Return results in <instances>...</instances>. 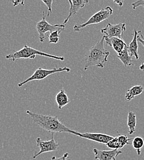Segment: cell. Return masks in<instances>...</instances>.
<instances>
[{"instance_id": "cell-26", "label": "cell", "mask_w": 144, "mask_h": 160, "mask_svg": "<svg viewBox=\"0 0 144 160\" xmlns=\"http://www.w3.org/2000/svg\"><path fill=\"white\" fill-rule=\"evenodd\" d=\"M114 2L117 3L120 6H122L123 4V2L122 1H114Z\"/></svg>"}, {"instance_id": "cell-10", "label": "cell", "mask_w": 144, "mask_h": 160, "mask_svg": "<svg viewBox=\"0 0 144 160\" xmlns=\"http://www.w3.org/2000/svg\"><path fill=\"white\" fill-rule=\"evenodd\" d=\"M92 151L95 156V160H116L120 155L123 153V152L120 150H101L94 148Z\"/></svg>"}, {"instance_id": "cell-9", "label": "cell", "mask_w": 144, "mask_h": 160, "mask_svg": "<svg viewBox=\"0 0 144 160\" xmlns=\"http://www.w3.org/2000/svg\"><path fill=\"white\" fill-rule=\"evenodd\" d=\"M77 136H79L82 138L87 139V140L94 141L97 143H103V144H107L110 141L112 140L114 137L111 136L110 135L103 134V133H92V132H85V133H80L77 132L76 135Z\"/></svg>"}, {"instance_id": "cell-5", "label": "cell", "mask_w": 144, "mask_h": 160, "mask_svg": "<svg viewBox=\"0 0 144 160\" xmlns=\"http://www.w3.org/2000/svg\"><path fill=\"white\" fill-rule=\"evenodd\" d=\"M70 68L67 67H59V68H54L52 69H45L42 68H38L34 73L33 74L28 78L27 79L24 80L23 81L19 82L18 84L19 87H22L25 84H27L28 82L33 81H40V80H44L48 76L51 75L54 73L62 72H70Z\"/></svg>"}, {"instance_id": "cell-13", "label": "cell", "mask_w": 144, "mask_h": 160, "mask_svg": "<svg viewBox=\"0 0 144 160\" xmlns=\"http://www.w3.org/2000/svg\"><path fill=\"white\" fill-rule=\"evenodd\" d=\"M141 33V31H137V28H135L134 30V32L132 33L133 39L131 41V42L127 44V48L129 50V52L130 53V55L132 57H134L136 60L139 59V46H138V35L139 34Z\"/></svg>"}, {"instance_id": "cell-22", "label": "cell", "mask_w": 144, "mask_h": 160, "mask_svg": "<svg viewBox=\"0 0 144 160\" xmlns=\"http://www.w3.org/2000/svg\"><path fill=\"white\" fill-rule=\"evenodd\" d=\"M132 9H136L137 7L139 6H142L144 8V0H141V1H137L136 2H134L132 4Z\"/></svg>"}, {"instance_id": "cell-14", "label": "cell", "mask_w": 144, "mask_h": 160, "mask_svg": "<svg viewBox=\"0 0 144 160\" xmlns=\"http://www.w3.org/2000/svg\"><path fill=\"white\" fill-rule=\"evenodd\" d=\"M103 37L105 38V43L108 46H111L117 53V54L122 52L125 48V47L127 46V44L123 39H120L118 38H108L105 36Z\"/></svg>"}, {"instance_id": "cell-25", "label": "cell", "mask_w": 144, "mask_h": 160, "mask_svg": "<svg viewBox=\"0 0 144 160\" xmlns=\"http://www.w3.org/2000/svg\"><path fill=\"white\" fill-rule=\"evenodd\" d=\"M11 2L14 4V6H16L18 5L19 4H21L22 5H23V4H24V2H23V1H12Z\"/></svg>"}, {"instance_id": "cell-8", "label": "cell", "mask_w": 144, "mask_h": 160, "mask_svg": "<svg viewBox=\"0 0 144 160\" xmlns=\"http://www.w3.org/2000/svg\"><path fill=\"white\" fill-rule=\"evenodd\" d=\"M36 142H37V147L40 148V151L39 152L36 153L35 155H33V159L37 158L38 156H40L42 153L57 151L59 146V143H57L54 139L53 134H52L51 140L44 141V140H41V138H38L36 140Z\"/></svg>"}, {"instance_id": "cell-20", "label": "cell", "mask_w": 144, "mask_h": 160, "mask_svg": "<svg viewBox=\"0 0 144 160\" xmlns=\"http://www.w3.org/2000/svg\"><path fill=\"white\" fill-rule=\"evenodd\" d=\"M62 32L57 30L50 33L49 36V43L57 44L60 41V34Z\"/></svg>"}, {"instance_id": "cell-3", "label": "cell", "mask_w": 144, "mask_h": 160, "mask_svg": "<svg viewBox=\"0 0 144 160\" xmlns=\"http://www.w3.org/2000/svg\"><path fill=\"white\" fill-rule=\"evenodd\" d=\"M37 56H41L43 57H46V58H51L56 60H61V61H63L65 59L64 57L57 56L51 54L44 52L39 50H37L36 49H34L32 47L28 46L27 45H25L23 48H22L19 51H13L11 54H7V56H6V59L7 60L14 62L16 60L22 59H35Z\"/></svg>"}, {"instance_id": "cell-16", "label": "cell", "mask_w": 144, "mask_h": 160, "mask_svg": "<svg viewBox=\"0 0 144 160\" xmlns=\"http://www.w3.org/2000/svg\"><path fill=\"white\" fill-rule=\"evenodd\" d=\"M56 101L59 110H61L63 107L70 102V100L64 89H62L56 96Z\"/></svg>"}, {"instance_id": "cell-23", "label": "cell", "mask_w": 144, "mask_h": 160, "mask_svg": "<svg viewBox=\"0 0 144 160\" xmlns=\"http://www.w3.org/2000/svg\"><path fill=\"white\" fill-rule=\"evenodd\" d=\"M68 157H69V153L68 152H66L60 158H56L55 156L52 157L51 160H69L70 159L68 158Z\"/></svg>"}, {"instance_id": "cell-15", "label": "cell", "mask_w": 144, "mask_h": 160, "mask_svg": "<svg viewBox=\"0 0 144 160\" xmlns=\"http://www.w3.org/2000/svg\"><path fill=\"white\" fill-rule=\"evenodd\" d=\"M144 90V86L142 85H136L131 88L129 89L125 94V99L127 102L134 99L136 96L141 95Z\"/></svg>"}, {"instance_id": "cell-11", "label": "cell", "mask_w": 144, "mask_h": 160, "mask_svg": "<svg viewBox=\"0 0 144 160\" xmlns=\"http://www.w3.org/2000/svg\"><path fill=\"white\" fill-rule=\"evenodd\" d=\"M68 2L70 4L69 14L62 23L64 25H66V23L68 22L71 17L76 15L80 9L84 8L86 4L89 3V1L87 0H68Z\"/></svg>"}, {"instance_id": "cell-21", "label": "cell", "mask_w": 144, "mask_h": 160, "mask_svg": "<svg viewBox=\"0 0 144 160\" xmlns=\"http://www.w3.org/2000/svg\"><path fill=\"white\" fill-rule=\"evenodd\" d=\"M42 2L43 3H44L46 4V6L47 8V17H49L51 12H52V3H53V1L52 0H50V1H45V0H42Z\"/></svg>"}, {"instance_id": "cell-17", "label": "cell", "mask_w": 144, "mask_h": 160, "mask_svg": "<svg viewBox=\"0 0 144 160\" xmlns=\"http://www.w3.org/2000/svg\"><path fill=\"white\" fill-rule=\"evenodd\" d=\"M117 58L122 61L125 67H130L134 65V62L132 59V57L130 55L127 48V45L125 47L122 52L117 54Z\"/></svg>"}, {"instance_id": "cell-27", "label": "cell", "mask_w": 144, "mask_h": 160, "mask_svg": "<svg viewBox=\"0 0 144 160\" xmlns=\"http://www.w3.org/2000/svg\"><path fill=\"white\" fill-rule=\"evenodd\" d=\"M139 69L141 70H144V62L142 63V64L141 65V66L139 67Z\"/></svg>"}, {"instance_id": "cell-19", "label": "cell", "mask_w": 144, "mask_h": 160, "mask_svg": "<svg viewBox=\"0 0 144 160\" xmlns=\"http://www.w3.org/2000/svg\"><path fill=\"white\" fill-rule=\"evenodd\" d=\"M132 145L133 148L137 151V155L139 156L141 154V149L144 145V140L142 138L137 136L133 138L132 140Z\"/></svg>"}, {"instance_id": "cell-12", "label": "cell", "mask_w": 144, "mask_h": 160, "mask_svg": "<svg viewBox=\"0 0 144 160\" xmlns=\"http://www.w3.org/2000/svg\"><path fill=\"white\" fill-rule=\"evenodd\" d=\"M133 138H128L126 136L119 135L117 137H115L112 140H110L107 146L112 148V150H119L123 148L126 145L130 144L129 141H132Z\"/></svg>"}, {"instance_id": "cell-7", "label": "cell", "mask_w": 144, "mask_h": 160, "mask_svg": "<svg viewBox=\"0 0 144 160\" xmlns=\"http://www.w3.org/2000/svg\"><path fill=\"white\" fill-rule=\"evenodd\" d=\"M126 30V27L124 23H120L116 25L108 23L105 28L101 30V33L108 38H118L123 39Z\"/></svg>"}, {"instance_id": "cell-6", "label": "cell", "mask_w": 144, "mask_h": 160, "mask_svg": "<svg viewBox=\"0 0 144 160\" xmlns=\"http://www.w3.org/2000/svg\"><path fill=\"white\" fill-rule=\"evenodd\" d=\"M36 28L39 35V40L41 42L45 41V34L47 32L52 33L54 31H63L65 28V25L63 24H55L51 25L47 22L45 16V12H42V17L40 21H39L36 25Z\"/></svg>"}, {"instance_id": "cell-1", "label": "cell", "mask_w": 144, "mask_h": 160, "mask_svg": "<svg viewBox=\"0 0 144 160\" xmlns=\"http://www.w3.org/2000/svg\"><path fill=\"white\" fill-rule=\"evenodd\" d=\"M26 113L32 118L35 124L50 133L67 132L76 135L77 132V131L72 130L66 126L59 120L57 116L42 115L32 112L30 110H27Z\"/></svg>"}, {"instance_id": "cell-2", "label": "cell", "mask_w": 144, "mask_h": 160, "mask_svg": "<svg viewBox=\"0 0 144 160\" xmlns=\"http://www.w3.org/2000/svg\"><path fill=\"white\" fill-rule=\"evenodd\" d=\"M105 38L102 37L94 46L89 49L84 56V70L90 67H96L103 68L105 63L108 61L110 52L104 46Z\"/></svg>"}, {"instance_id": "cell-4", "label": "cell", "mask_w": 144, "mask_h": 160, "mask_svg": "<svg viewBox=\"0 0 144 160\" xmlns=\"http://www.w3.org/2000/svg\"><path fill=\"white\" fill-rule=\"evenodd\" d=\"M112 14V8L110 6H107L92 15L85 23L82 24H76L73 27V30L75 32H79L88 25L99 23L109 18Z\"/></svg>"}, {"instance_id": "cell-24", "label": "cell", "mask_w": 144, "mask_h": 160, "mask_svg": "<svg viewBox=\"0 0 144 160\" xmlns=\"http://www.w3.org/2000/svg\"><path fill=\"white\" fill-rule=\"evenodd\" d=\"M138 42H141L142 44V45L144 47V36L141 33V35L139 36V35H138Z\"/></svg>"}, {"instance_id": "cell-18", "label": "cell", "mask_w": 144, "mask_h": 160, "mask_svg": "<svg viewBox=\"0 0 144 160\" xmlns=\"http://www.w3.org/2000/svg\"><path fill=\"white\" fill-rule=\"evenodd\" d=\"M127 126L129 128V134L132 135L136 132V128L137 124L136 115L134 112L130 111L127 115Z\"/></svg>"}]
</instances>
